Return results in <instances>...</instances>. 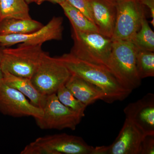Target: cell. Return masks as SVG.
I'll return each mask as SVG.
<instances>
[{
  "mask_svg": "<svg viewBox=\"0 0 154 154\" xmlns=\"http://www.w3.org/2000/svg\"><path fill=\"white\" fill-rule=\"evenodd\" d=\"M57 58L72 74L101 89L106 96L107 103L122 101L132 92L123 88L113 74L103 67L80 59L70 53Z\"/></svg>",
  "mask_w": 154,
  "mask_h": 154,
  "instance_id": "cell-1",
  "label": "cell"
},
{
  "mask_svg": "<svg viewBox=\"0 0 154 154\" xmlns=\"http://www.w3.org/2000/svg\"><path fill=\"white\" fill-rule=\"evenodd\" d=\"M136 51L131 40L112 41L109 71L123 88L131 92L141 83L137 69Z\"/></svg>",
  "mask_w": 154,
  "mask_h": 154,
  "instance_id": "cell-2",
  "label": "cell"
},
{
  "mask_svg": "<svg viewBox=\"0 0 154 154\" xmlns=\"http://www.w3.org/2000/svg\"><path fill=\"white\" fill-rule=\"evenodd\" d=\"M72 36L74 45L71 54L109 71L108 66L112 50L111 38L98 32H83L73 28Z\"/></svg>",
  "mask_w": 154,
  "mask_h": 154,
  "instance_id": "cell-3",
  "label": "cell"
},
{
  "mask_svg": "<svg viewBox=\"0 0 154 154\" xmlns=\"http://www.w3.org/2000/svg\"><path fill=\"white\" fill-rule=\"evenodd\" d=\"M96 147L80 137L65 133L48 135L28 144L21 154H95Z\"/></svg>",
  "mask_w": 154,
  "mask_h": 154,
  "instance_id": "cell-4",
  "label": "cell"
},
{
  "mask_svg": "<svg viewBox=\"0 0 154 154\" xmlns=\"http://www.w3.org/2000/svg\"><path fill=\"white\" fill-rule=\"evenodd\" d=\"M42 44L21 43L16 48H2L1 66L3 72L31 79L44 54Z\"/></svg>",
  "mask_w": 154,
  "mask_h": 154,
  "instance_id": "cell-5",
  "label": "cell"
},
{
  "mask_svg": "<svg viewBox=\"0 0 154 154\" xmlns=\"http://www.w3.org/2000/svg\"><path fill=\"white\" fill-rule=\"evenodd\" d=\"M71 73L57 57H52L45 52L40 63L31 78L36 89L44 96L56 94L64 85Z\"/></svg>",
  "mask_w": 154,
  "mask_h": 154,
  "instance_id": "cell-6",
  "label": "cell"
},
{
  "mask_svg": "<svg viewBox=\"0 0 154 154\" xmlns=\"http://www.w3.org/2000/svg\"><path fill=\"white\" fill-rule=\"evenodd\" d=\"M143 5L140 0H116V18L111 41L132 40L146 16Z\"/></svg>",
  "mask_w": 154,
  "mask_h": 154,
  "instance_id": "cell-7",
  "label": "cell"
},
{
  "mask_svg": "<svg viewBox=\"0 0 154 154\" xmlns=\"http://www.w3.org/2000/svg\"><path fill=\"white\" fill-rule=\"evenodd\" d=\"M43 115L35 118L36 125L41 129L75 130L83 117L70 109L59 100L56 94L46 96L42 108Z\"/></svg>",
  "mask_w": 154,
  "mask_h": 154,
  "instance_id": "cell-8",
  "label": "cell"
},
{
  "mask_svg": "<svg viewBox=\"0 0 154 154\" xmlns=\"http://www.w3.org/2000/svg\"><path fill=\"white\" fill-rule=\"evenodd\" d=\"M0 112L14 117L32 116L34 119L43 115V110L33 105L25 96L15 88L0 81Z\"/></svg>",
  "mask_w": 154,
  "mask_h": 154,
  "instance_id": "cell-9",
  "label": "cell"
},
{
  "mask_svg": "<svg viewBox=\"0 0 154 154\" xmlns=\"http://www.w3.org/2000/svg\"><path fill=\"white\" fill-rule=\"evenodd\" d=\"M63 23V18L54 17L47 25L32 33L0 36V46H10L18 43L37 45L50 40H60L62 39Z\"/></svg>",
  "mask_w": 154,
  "mask_h": 154,
  "instance_id": "cell-10",
  "label": "cell"
},
{
  "mask_svg": "<svg viewBox=\"0 0 154 154\" xmlns=\"http://www.w3.org/2000/svg\"><path fill=\"white\" fill-rule=\"evenodd\" d=\"M146 135L134 122L125 118L113 143L109 146H99V154H139L141 144Z\"/></svg>",
  "mask_w": 154,
  "mask_h": 154,
  "instance_id": "cell-11",
  "label": "cell"
},
{
  "mask_svg": "<svg viewBox=\"0 0 154 154\" xmlns=\"http://www.w3.org/2000/svg\"><path fill=\"white\" fill-rule=\"evenodd\" d=\"M126 118L134 122L146 135H154V95L149 93L124 109Z\"/></svg>",
  "mask_w": 154,
  "mask_h": 154,
  "instance_id": "cell-12",
  "label": "cell"
},
{
  "mask_svg": "<svg viewBox=\"0 0 154 154\" xmlns=\"http://www.w3.org/2000/svg\"><path fill=\"white\" fill-rule=\"evenodd\" d=\"M93 22L98 32L110 38L116 18V0H90Z\"/></svg>",
  "mask_w": 154,
  "mask_h": 154,
  "instance_id": "cell-13",
  "label": "cell"
},
{
  "mask_svg": "<svg viewBox=\"0 0 154 154\" xmlns=\"http://www.w3.org/2000/svg\"><path fill=\"white\" fill-rule=\"evenodd\" d=\"M65 85L77 99L86 106L98 100L106 101V96L101 89L74 74H72Z\"/></svg>",
  "mask_w": 154,
  "mask_h": 154,
  "instance_id": "cell-14",
  "label": "cell"
},
{
  "mask_svg": "<svg viewBox=\"0 0 154 154\" xmlns=\"http://www.w3.org/2000/svg\"><path fill=\"white\" fill-rule=\"evenodd\" d=\"M2 80L6 85L21 92L34 106L41 109L44 107L47 96L42 95L36 89L30 79L3 72Z\"/></svg>",
  "mask_w": 154,
  "mask_h": 154,
  "instance_id": "cell-15",
  "label": "cell"
},
{
  "mask_svg": "<svg viewBox=\"0 0 154 154\" xmlns=\"http://www.w3.org/2000/svg\"><path fill=\"white\" fill-rule=\"evenodd\" d=\"M44 25L32 19L8 18L0 21V36L27 34L36 31Z\"/></svg>",
  "mask_w": 154,
  "mask_h": 154,
  "instance_id": "cell-16",
  "label": "cell"
},
{
  "mask_svg": "<svg viewBox=\"0 0 154 154\" xmlns=\"http://www.w3.org/2000/svg\"><path fill=\"white\" fill-rule=\"evenodd\" d=\"M59 5L69 20L72 28L83 32H98L95 24L67 1Z\"/></svg>",
  "mask_w": 154,
  "mask_h": 154,
  "instance_id": "cell-17",
  "label": "cell"
},
{
  "mask_svg": "<svg viewBox=\"0 0 154 154\" xmlns=\"http://www.w3.org/2000/svg\"><path fill=\"white\" fill-rule=\"evenodd\" d=\"M25 0H0V21L8 18L31 19Z\"/></svg>",
  "mask_w": 154,
  "mask_h": 154,
  "instance_id": "cell-18",
  "label": "cell"
},
{
  "mask_svg": "<svg viewBox=\"0 0 154 154\" xmlns=\"http://www.w3.org/2000/svg\"><path fill=\"white\" fill-rule=\"evenodd\" d=\"M131 41L139 49L154 52V33L147 21L146 16L142 19L140 29Z\"/></svg>",
  "mask_w": 154,
  "mask_h": 154,
  "instance_id": "cell-19",
  "label": "cell"
},
{
  "mask_svg": "<svg viewBox=\"0 0 154 154\" xmlns=\"http://www.w3.org/2000/svg\"><path fill=\"white\" fill-rule=\"evenodd\" d=\"M137 48L136 65L141 79L154 76V53Z\"/></svg>",
  "mask_w": 154,
  "mask_h": 154,
  "instance_id": "cell-20",
  "label": "cell"
},
{
  "mask_svg": "<svg viewBox=\"0 0 154 154\" xmlns=\"http://www.w3.org/2000/svg\"><path fill=\"white\" fill-rule=\"evenodd\" d=\"M56 94L59 100L63 105L83 117L85 116V110L87 106L77 99L65 85L61 86Z\"/></svg>",
  "mask_w": 154,
  "mask_h": 154,
  "instance_id": "cell-21",
  "label": "cell"
},
{
  "mask_svg": "<svg viewBox=\"0 0 154 154\" xmlns=\"http://www.w3.org/2000/svg\"><path fill=\"white\" fill-rule=\"evenodd\" d=\"M93 22L90 0H66ZM94 23V22H93Z\"/></svg>",
  "mask_w": 154,
  "mask_h": 154,
  "instance_id": "cell-22",
  "label": "cell"
},
{
  "mask_svg": "<svg viewBox=\"0 0 154 154\" xmlns=\"http://www.w3.org/2000/svg\"><path fill=\"white\" fill-rule=\"evenodd\" d=\"M154 154V135H146L141 144L139 154Z\"/></svg>",
  "mask_w": 154,
  "mask_h": 154,
  "instance_id": "cell-23",
  "label": "cell"
},
{
  "mask_svg": "<svg viewBox=\"0 0 154 154\" xmlns=\"http://www.w3.org/2000/svg\"><path fill=\"white\" fill-rule=\"evenodd\" d=\"M143 5H145L149 9L151 17L152 18V25L154 26V0H140Z\"/></svg>",
  "mask_w": 154,
  "mask_h": 154,
  "instance_id": "cell-24",
  "label": "cell"
},
{
  "mask_svg": "<svg viewBox=\"0 0 154 154\" xmlns=\"http://www.w3.org/2000/svg\"><path fill=\"white\" fill-rule=\"evenodd\" d=\"M66 0H36L35 1V2L37 5H41L43 2H50L54 3V4H58L59 5L61 3L63 2Z\"/></svg>",
  "mask_w": 154,
  "mask_h": 154,
  "instance_id": "cell-25",
  "label": "cell"
},
{
  "mask_svg": "<svg viewBox=\"0 0 154 154\" xmlns=\"http://www.w3.org/2000/svg\"><path fill=\"white\" fill-rule=\"evenodd\" d=\"M2 48L0 46V81L2 80L3 78V72L2 70L1 66V62H2Z\"/></svg>",
  "mask_w": 154,
  "mask_h": 154,
  "instance_id": "cell-26",
  "label": "cell"
},
{
  "mask_svg": "<svg viewBox=\"0 0 154 154\" xmlns=\"http://www.w3.org/2000/svg\"><path fill=\"white\" fill-rule=\"evenodd\" d=\"M25 1L28 4H30V3H35L36 0H25Z\"/></svg>",
  "mask_w": 154,
  "mask_h": 154,
  "instance_id": "cell-27",
  "label": "cell"
}]
</instances>
